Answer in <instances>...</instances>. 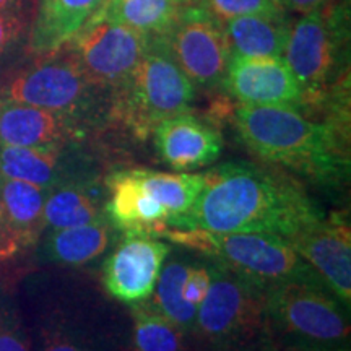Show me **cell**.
Segmentation results:
<instances>
[{"label":"cell","instance_id":"29","mask_svg":"<svg viewBox=\"0 0 351 351\" xmlns=\"http://www.w3.org/2000/svg\"><path fill=\"white\" fill-rule=\"evenodd\" d=\"M0 351H32L20 320L5 309H0Z\"/></svg>","mask_w":351,"mask_h":351},{"label":"cell","instance_id":"34","mask_svg":"<svg viewBox=\"0 0 351 351\" xmlns=\"http://www.w3.org/2000/svg\"><path fill=\"white\" fill-rule=\"evenodd\" d=\"M23 0H0V12L12 10V8H21Z\"/></svg>","mask_w":351,"mask_h":351},{"label":"cell","instance_id":"11","mask_svg":"<svg viewBox=\"0 0 351 351\" xmlns=\"http://www.w3.org/2000/svg\"><path fill=\"white\" fill-rule=\"evenodd\" d=\"M171 247L147 232L129 231L103 265V283L114 300L125 304L148 301Z\"/></svg>","mask_w":351,"mask_h":351},{"label":"cell","instance_id":"26","mask_svg":"<svg viewBox=\"0 0 351 351\" xmlns=\"http://www.w3.org/2000/svg\"><path fill=\"white\" fill-rule=\"evenodd\" d=\"M135 351H182V333L152 302L132 304Z\"/></svg>","mask_w":351,"mask_h":351},{"label":"cell","instance_id":"14","mask_svg":"<svg viewBox=\"0 0 351 351\" xmlns=\"http://www.w3.org/2000/svg\"><path fill=\"white\" fill-rule=\"evenodd\" d=\"M152 134L158 155L176 171H192L213 165L225 145L219 130L189 111L161 121Z\"/></svg>","mask_w":351,"mask_h":351},{"label":"cell","instance_id":"5","mask_svg":"<svg viewBox=\"0 0 351 351\" xmlns=\"http://www.w3.org/2000/svg\"><path fill=\"white\" fill-rule=\"evenodd\" d=\"M210 288L197 307L194 330L219 351H251L263 340L265 288L221 263L208 267Z\"/></svg>","mask_w":351,"mask_h":351},{"label":"cell","instance_id":"12","mask_svg":"<svg viewBox=\"0 0 351 351\" xmlns=\"http://www.w3.org/2000/svg\"><path fill=\"white\" fill-rule=\"evenodd\" d=\"M223 85L245 106L304 104L301 85L283 57L231 56Z\"/></svg>","mask_w":351,"mask_h":351},{"label":"cell","instance_id":"27","mask_svg":"<svg viewBox=\"0 0 351 351\" xmlns=\"http://www.w3.org/2000/svg\"><path fill=\"white\" fill-rule=\"evenodd\" d=\"M208 10L225 21L247 15H278L285 13L282 0H207Z\"/></svg>","mask_w":351,"mask_h":351},{"label":"cell","instance_id":"21","mask_svg":"<svg viewBox=\"0 0 351 351\" xmlns=\"http://www.w3.org/2000/svg\"><path fill=\"white\" fill-rule=\"evenodd\" d=\"M62 145L7 147L0 145V176L51 189L59 181Z\"/></svg>","mask_w":351,"mask_h":351},{"label":"cell","instance_id":"9","mask_svg":"<svg viewBox=\"0 0 351 351\" xmlns=\"http://www.w3.org/2000/svg\"><path fill=\"white\" fill-rule=\"evenodd\" d=\"M161 41L194 85L212 88L223 83L231 49L221 20L208 8L184 5Z\"/></svg>","mask_w":351,"mask_h":351},{"label":"cell","instance_id":"19","mask_svg":"<svg viewBox=\"0 0 351 351\" xmlns=\"http://www.w3.org/2000/svg\"><path fill=\"white\" fill-rule=\"evenodd\" d=\"M47 194L49 189L0 176V208L23 247L33 244L46 228L44 205Z\"/></svg>","mask_w":351,"mask_h":351},{"label":"cell","instance_id":"13","mask_svg":"<svg viewBox=\"0 0 351 351\" xmlns=\"http://www.w3.org/2000/svg\"><path fill=\"white\" fill-rule=\"evenodd\" d=\"M326 287L348 307L351 302V230L341 215L324 217L289 241Z\"/></svg>","mask_w":351,"mask_h":351},{"label":"cell","instance_id":"22","mask_svg":"<svg viewBox=\"0 0 351 351\" xmlns=\"http://www.w3.org/2000/svg\"><path fill=\"white\" fill-rule=\"evenodd\" d=\"M111 223L106 218L73 228L51 231L46 251L51 261L62 265L80 267L95 261L111 243Z\"/></svg>","mask_w":351,"mask_h":351},{"label":"cell","instance_id":"10","mask_svg":"<svg viewBox=\"0 0 351 351\" xmlns=\"http://www.w3.org/2000/svg\"><path fill=\"white\" fill-rule=\"evenodd\" d=\"M95 88L69 51L62 56L54 52L0 86V101L28 104L73 117L86 108Z\"/></svg>","mask_w":351,"mask_h":351},{"label":"cell","instance_id":"30","mask_svg":"<svg viewBox=\"0 0 351 351\" xmlns=\"http://www.w3.org/2000/svg\"><path fill=\"white\" fill-rule=\"evenodd\" d=\"M210 288V270L207 267H187L182 283V295L187 302L199 307Z\"/></svg>","mask_w":351,"mask_h":351},{"label":"cell","instance_id":"16","mask_svg":"<svg viewBox=\"0 0 351 351\" xmlns=\"http://www.w3.org/2000/svg\"><path fill=\"white\" fill-rule=\"evenodd\" d=\"M75 127L72 117L28 104L0 101V145L51 147L64 145Z\"/></svg>","mask_w":351,"mask_h":351},{"label":"cell","instance_id":"25","mask_svg":"<svg viewBox=\"0 0 351 351\" xmlns=\"http://www.w3.org/2000/svg\"><path fill=\"white\" fill-rule=\"evenodd\" d=\"M189 265L181 262H168L161 269L156 287L153 289V307L169 319L181 332H194L197 307L186 301L182 295V283Z\"/></svg>","mask_w":351,"mask_h":351},{"label":"cell","instance_id":"6","mask_svg":"<svg viewBox=\"0 0 351 351\" xmlns=\"http://www.w3.org/2000/svg\"><path fill=\"white\" fill-rule=\"evenodd\" d=\"M117 90L119 116L140 137L161 121L187 112L195 96L194 83L174 64L160 36H152L150 47Z\"/></svg>","mask_w":351,"mask_h":351},{"label":"cell","instance_id":"1","mask_svg":"<svg viewBox=\"0 0 351 351\" xmlns=\"http://www.w3.org/2000/svg\"><path fill=\"white\" fill-rule=\"evenodd\" d=\"M204 189L176 230L254 232L291 241L326 215L291 176L245 161L204 173Z\"/></svg>","mask_w":351,"mask_h":351},{"label":"cell","instance_id":"7","mask_svg":"<svg viewBox=\"0 0 351 351\" xmlns=\"http://www.w3.org/2000/svg\"><path fill=\"white\" fill-rule=\"evenodd\" d=\"M348 12L343 5L326 7L302 15L289 29L283 59L301 85L306 103H319L337 88L345 64Z\"/></svg>","mask_w":351,"mask_h":351},{"label":"cell","instance_id":"33","mask_svg":"<svg viewBox=\"0 0 351 351\" xmlns=\"http://www.w3.org/2000/svg\"><path fill=\"white\" fill-rule=\"evenodd\" d=\"M327 3V0H282V5L285 10H293L298 13H311L314 10H319Z\"/></svg>","mask_w":351,"mask_h":351},{"label":"cell","instance_id":"8","mask_svg":"<svg viewBox=\"0 0 351 351\" xmlns=\"http://www.w3.org/2000/svg\"><path fill=\"white\" fill-rule=\"evenodd\" d=\"M152 36L95 15L67 49L96 88H119L150 47Z\"/></svg>","mask_w":351,"mask_h":351},{"label":"cell","instance_id":"2","mask_svg":"<svg viewBox=\"0 0 351 351\" xmlns=\"http://www.w3.org/2000/svg\"><path fill=\"white\" fill-rule=\"evenodd\" d=\"M348 121H313L300 108L241 106L236 134L265 163L304 176L322 186H339L350 176Z\"/></svg>","mask_w":351,"mask_h":351},{"label":"cell","instance_id":"15","mask_svg":"<svg viewBox=\"0 0 351 351\" xmlns=\"http://www.w3.org/2000/svg\"><path fill=\"white\" fill-rule=\"evenodd\" d=\"M106 186L109 199L104 212L111 225L124 232L137 231L147 234L166 225L168 213L160 202L148 194L135 168L112 173L106 179Z\"/></svg>","mask_w":351,"mask_h":351},{"label":"cell","instance_id":"20","mask_svg":"<svg viewBox=\"0 0 351 351\" xmlns=\"http://www.w3.org/2000/svg\"><path fill=\"white\" fill-rule=\"evenodd\" d=\"M184 0H104L96 15L129 26L148 36H165Z\"/></svg>","mask_w":351,"mask_h":351},{"label":"cell","instance_id":"24","mask_svg":"<svg viewBox=\"0 0 351 351\" xmlns=\"http://www.w3.org/2000/svg\"><path fill=\"white\" fill-rule=\"evenodd\" d=\"M98 200L85 186L65 184L49 189L44 205V226L51 231L104 219Z\"/></svg>","mask_w":351,"mask_h":351},{"label":"cell","instance_id":"35","mask_svg":"<svg viewBox=\"0 0 351 351\" xmlns=\"http://www.w3.org/2000/svg\"><path fill=\"white\" fill-rule=\"evenodd\" d=\"M251 351H288V350H282V348H276V346H274V345H270L269 341H265V340H262L261 343H258L256 348L254 350H251Z\"/></svg>","mask_w":351,"mask_h":351},{"label":"cell","instance_id":"32","mask_svg":"<svg viewBox=\"0 0 351 351\" xmlns=\"http://www.w3.org/2000/svg\"><path fill=\"white\" fill-rule=\"evenodd\" d=\"M23 247L20 243V239L16 238V234L8 225L5 215H3L2 208H0V261H7L19 254L20 249Z\"/></svg>","mask_w":351,"mask_h":351},{"label":"cell","instance_id":"17","mask_svg":"<svg viewBox=\"0 0 351 351\" xmlns=\"http://www.w3.org/2000/svg\"><path fill=\"white\" fill-rule=\"evenodd\" d=\"M104 0H39L36 20L33 23V52L51 56L59 52L90 21Z\"/></svg>","mask_w":351,"mask_h":351},{"label":"cell","instance_id":"23","mask_svg":"<svg viewBox=\"0 0 351 351\" xmlns=\"http://www.w3.org/2000/svg\"><path fill=\"white\" fill-rule=\"evenodd\" d=\"M143 187L168 213L165 226L186 215L204 189V174L192 173H160L147 168H135Z\"/></svg>","mask_w":351,"mask_h":351},{"label":"cell","instance_id":"3","mask_svg":"<svg viewBox=\"0 0 351 351\" xmlns=\"http://www.w3.org/2000/svg\"><path fill=\"white\" fill-rule=\"evenodd\" d=\"M345 304L319 275L265 289L263 340L288 351H350Z\"/></svg>","mask_w":351,"mask_h":351},{"label":"cell","instance_id":"4","mask_svg":"<svg viewBox=\"0 0 351 351\" xmlns=\"http://www.w3.org/2000/svg\"><path fill=\"white\" fill-rule=\"evenodd\" d=\"M195 249L262 288L317 275L293 245L282 238L254 232H212L161 226L152 232Z\"/></svg>","mask_w":351,"mask_h":351},{"label":"cell","instance_id":"28","mask_svg":"<svg viewBox=\"0 0 351 351\" xmlns=\"http://www.w3.org/2000/svg\"><path fill=\"white\" fill-rule=\"evenodd\" d=\"M28 28V19L23 8L0 12V56L12 49L23 38Z\"/></svg>","mask_w":351,"mask_h":351},{"label":"cell","instance_id":"18","mask_svg":"<svg viewBox=\"0 0 351 351\" xmlns=\"http://www.w3.org/2000/svg\"><path fill=\"white\" fill-rule=\"evenodd\" d=\"M221 23L231 56L283 57L291 29L285 13L236 16Z\"/></svg>","mask_w":351,"mask_h":351},{"label":"cell","instance_id":"31","mask_svg":"<svg viewBox=\"0 0 351 351\" xmlns=\"http://www.w3.org/2000/svg\"><path fill=\"white\" fill-rule=\"evenodd\" d=\"M41 351H86V348L67 332L49 330L44 333Z\"/></svg>","mask_w":351,"mask_h":351}]
</instances>
